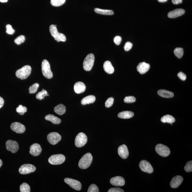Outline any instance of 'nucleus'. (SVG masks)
Returning a JSON list of instances; mask_svg holds the SVG:
<instances>
[{"instance_id":"obj_16","label":"nucleus","mask_w":192,"mask_h":192,"mask_svg":"<svg viewBox=\"0 0 192 192\" xmlns=\"http://www.w3.org/2000/svg\"><path fill=\"white\" fill-rule=\"evenodd\" d=\"M41 147L38 143H34L30 146V153L33 156H38L41 153Z\"/></svg>"},{"instance_id":"obj_25","label":"nucleus","mask_w":192,"mask_h":192,"mask_svg":"<svg viewBox=\"0 0 192 192\" xmlns=\"http://www.w3.org/2000/svg\"><path fill=\"white\" fill-rule=\"evenodd\" d=\"M160 96L165 98H172L174 96L173 92L165 90H159L157 92Z\"/></svg>"},{"instance_id":"obj_41","label":"nucleus","mask_w":192,"mask_h":192,"mask_svg":"<svg viewBox=\"0 0 192 192\" xmlns=\"http://www.w3.org/2000/svg\"><path fill=\"white\" fill-rule=\"evenodd\" d=\"M184 170L187 172H190L192 171V161H188L184 167Z\"/></svg>"},{"instance_id":"obj_26","label":"nucleus","mask_w":192,"mask_h":192,"mask_svg":"<svg viewBox=\"0 0 192 192\" xmlns=\"http://www.w3.org/2000/svg\"><path fill=\"white\" fill-rule=\"evenodd\" d=\"M134 115V113L130 111H124L119 113L118 117L122 119H128L132 118Z\"/></svg>"},{"instance_id":"obj_3","label":"nucleus","mask_w":192,"mask_h":192,"mask_svg":"<svg viewBox=\"0 0 192 192\" xmlns=\"http://www.w3.org/2000/svg\"><path fill=\"white\" fill-rule=\"evenodd\" d=\"M31 66L26 65L16 71V75L17 77L21 80L25 79L28 77L31 74Z\"/></svg>"},{"instance_id":"obj_10","label":"nucleus","mask_w":192,"mask_h":192,"mask_svg":"<svg viewBox=\"0 0 192 192\" xmlns=\"http://www.w3.org/2000/svg\"><path fill=\"white\" fill-rule=\"evenodd\" d=\"M64 182L73 189L77 191H80L81 189V184L79 181L69 178H66L64 179Z\"/></svg>"},{"instance_id":"obj_38","label":"nucleus","mask_w":192,"mask_h":192,"mask_svg":"<svg viewBox=\"0 0 192 192\" xmlns=\"http://www.w3.org/2000/svg\"><path fill=\"white\" fill-rule=\"evenodd\" d=\"M114 102V99L113 97L108 98L105 102V107L107 108H110L112 106Z\"/></svg>"},{"instance_id":"obj_22","label":"nucleus","mask_w":192,"mask_h":192,"mask_svg":"<svg viewBox=\"0 0 192 192\" xmlns=\"http://www.w3.org/2000/svg\"><path fill=\"white\" fill-rule=\"evenodd\" d=\"M103 67L104 70L107 73L113 74L114 72V69L112 64L111 62L108 60L105 61L104 63Z\"/></svg>"},{"instance_id":"obj_15","label":"nucleus","mask_w":192,"mask_h":192,"mask_svg":"<svg viewBox=\"0 0 192 192\" xmlns=\"http://www.w3.org/2000/svg\"><path fill=\"white\" fill-rule=\"evenodd\" d=\"M110 183L112 185L117 187H122L125 185V180L123 177L117 176L111 178Z\"/></svg>"},{"instance_id":"obj_46","label":"nucleus","mask_w":192,"mask_h":192,"mask_svg":"<svg viewBox=\"0 0 192 192\" xmlns=\"http://www.w3.org/2000/svg\"><path fill=\"white\" fill-rule=\"evenodd\" d=\"M182 1V0H172V2L174 4H181Z\"/></svg>"},{"instance_id":"obj_13","label":"nucleus","mask_w":192,"mask_h":192,"mask_svg":"<svg viewBox=\"0 0 192 192\" xmlns=\"http://www.w3.org/2000/svg\"><path fill=\"white\" fill-rule=\"evenodd\" d=\"M6 147L7 150L10 151L12 153H16L19 149V145L15 140H9L6 142Z\"/></svg>"},{"instance_id":"obj_1","label":"nucleus","mask_w":192,"mask_h":192,"mask_svg":"<svg viewBox=\"0 0 192 192\" xmlns=\"http://www.w3.org/2000/svg\"><path fill=\"white\" fill-rule=\"evenodd\" d=\"M93 161V157L90 153H87L84 155L80 160L78 163L79 167L81 169L88 168Z\"/></svg>"},{"instance_id":"obj_18","label":"nucleus","mask_w":192,"mask_h":192,"mask_svg":"<svg viewBox=\"0 0 192 192\" xmlns=\"http://www.w3.org/2000/svg\"><path fill=\"white\" fill-rule=\"evenodd\" d=\"M118 153L119 156L123 159L128 158L129 155L128 147L125 145H121L119 147L118 149Z\"/></svg>"},{"instance_id":"obj_19","label":"nucleus","mask_w":192,"mask_h":192,"mask_svg":"<svg viewBox=\"0 0 192 192\" xmlns=\"http://www.w3.org/2000/svg\"><path fill=\"white\" fill-rule=\"evenodd\" d=\"M150 68V64L149 63H145V62H143L139 63L137 66V69L138 72L141 75H143L147 72Z\"/></svg>"},{"instance_id":"obj_31","label":"nucleus","mask_w":192,"mask_h":192,"mask_svg":"<svg viewBox=\"0 0 192 192\" xmlns=\"http://www.w3.org/2000/svg\"><path fill=\"white\" fill-rule=\"evenodd\" d=\"M174 54L175 56L178 58H181L183 56V49L182 48H176L174 50Z\"/></svg>"},{"instance_id":"obj_11","label":"nucleus","mask_w":192,"mask_h":192,"mask_svg":"<svg viewBox=\"0 0 192 192\" xmlns=\"http://www.w3.org/2000/svg\"><path fill=\"white\" fill-rule=\"evenodd\" d=\"M61 136L58 133L53 132L48 134L47 139L50 143L52 145H55L61 140Z\"/></svg>"},{"instance_id":"obj_21","label":"nucleus","mask_w":192,"mask_h":192,"mask_svg":"<svg viewBox=\"0 0 192 192\" xmlns=\"http://www.w3.org/2000/svg\"><path fill=\"white\" fill-rule=\"evenodd\" d=\"M74 89L75 93L79 94L84 93L85 91L86 86L83 83L78 81L75 84Z\"/></svg>"},{"instance_id":"obj_39","label":"nucleus","mask_w":192,"mask_h":192,"mask_svg":"<svg viewBox=\"0 0 192 192\" xmlns=\"http://www.w3.org/2000/svg\"><path fill=\"white\" fill-rule=\"evenodd\" d=\"M6 32L7 34L9 35H13L15 32V30L13 29L12 26L10 24H7L6 25Z\"/></svg>"},{"instance_id":"obj_7","label":"nucleus","mask_w":192,"mask_h":192,"mask_svg":"<svg viewBox=\"0 0 192 192\" xmlns=\"http://www.w3.org/2000/svg\"><path fill=\"white\" fill-rule=\"evenodd\" d=\"M87 137L84 133L80 132L76 136L75 140V146L77 147H83L87 143Z\"/></svg>"},{"instance_id":"obj_20","label":"nucleus","mask_w":192,"mask_h":192,"mask_svg":"<svg viewBox=\"0 0 192 192\" xmlns=\"http://www.w3.org/2000/svg\"><path fill=\"white\" fill-rule=\"evenodd\" d=\"M185 13V10L183 9H176L173 11L169 12L168 14V16L169 18H175L182 16Z\"/></svg>"},{"instance_id":"obj_43","label":"nucleus","mask_w":192,"mask_h":192,"mask_svg":"<svg viewBox=\"0 0 192 192\" xmlns=\"http://www.w3.org/2000/svg\"><path fill=\"white\" fill-rule=\"evenodd\" d=\"M114 41L116 45H119L122 41V38L120 36H116L115 37Z\"/></svg>"},{"instance_id":"obj_47","label":"nucleus","mask_w":192,"mask_h":192,"mask_svg":"<svg viewBox=\"0 0 192 192\" xmlns=\"http://www.w3.org/2000/svg\"><path fill=\"white\" fill-rule=\"evenodd\" d=\"M4 100L3 98L0 96V109L2 108L4 104Z\"/></svg>"},{"instance_id":"obj_49","label":"nucleus","mask_w":192,"mask_h":192,"mask_svg":"<svg viewBox=\"0 0 192 192\" xmlns=\"http://www.w3.org/2000/svg\"><path fill=\"white\" fill-rule=\"evenodd\" d=\"M8 1V0H0V2L1 3H6Z\"/></svg>"},{"instance_id":"obj_5","label":"nucleus","mask_w":192,"mask_h":192,"mask_svg":"<svg viewBox=\"0 0 192 192\" xmlns=\"http://www.w3.org/2000/svg\"><path fill=\"white\" fill-rule=\"evenodd\" d=\"M95 60L94 56L93 54H88L85 58L83 66L85 70L89 71L91 70L93 66Z\"/></svg>"},{"instance_id":"obj_33","label":"nucleus","mask_w":192,"mask_h":192,"mask_svg":"<svg viewBox=\"0 0 192 192\" xmlns=\"http://www.w3.org/2000/svg\"><path fill=\"white\" fill-rule=\"evenodd\" d=\"M66 0H51V5L54 7H59L63 5L66 2Z\"/></svg>"},{"instance_id":"obj_17","label":"nucleus","mask_w":192,"mask_h":192,"mask_svg":"<svg viewBox=\"0 0 192 192\" xmlns=\"http://www.w3.org/2000/svg\"><path fill=\"white\" fill-rule=\"evenodd\" d=\"M183 178L179 175H177L172 178L170 182V186L172 188H177L182 183Z\"/></svg>"},{"instance_id":"obj_12","label":"nucleus","mask_w":192,"mask_h":192,"mask_svg":"<svg viewBox=\"0 0 192 192\" xmlns=\"http://www.w3.org/2000/svg\"><path fill=\"white\" fill-rule=\"evenodd\" d=\"M139 167L142 171L146 173L151 174L153 172V169L151 164L146 160H142L139 164Z\"/></svg>"},{"instance_id":"obj_6","label":"nucleus","mask_w":192,"mask_h":192,"mask_svg":"<svg viewBox=\"0 0 192 192\" xmlns=\"http://www.w3.org/2000/svg\"><path fill=\"white\" fill-rule=\"evenodd\" d=\"M66 158L62 154L53 155L50 157L48 159V162L51 164L54 165L61 164L65 161Z\"/></svg>"},{"instance_id":"obj_44","label":"nucleus","mask_w":192,"mask_h":192,"mask_svg":"<svg viewBox=\"0 0 192 192\" xmlns=\"http://www.w3.org/2000/svg\"><path fill=\"white\" fill-rule=\"evenodd\" d=\"M123 190L118 187H114L110 189L108 192H123Z\"/></svg>"},{"instance_id":"obj_45","label":"nucleus","mask_w":192,"mask_h":192,"mask_svg":"<svg viewBox=\"0 0 192 192\" xmlns=\"http://www.w3.org/2000/svg\"><path fill=\"white\" fill-rule=\"evenodd\" d=\"M178 77L183 81H185L187 78L186 75L182 72H179L178 74Z\"/></svg>"},{"instance_id":"obj_9","label":"nucleus","mask_w":192,"mask_h":192,"mask_svg":"<svg viewBox=\"0 0 192 192\" xmlns=\"http://www.w3.org/2000/svg\"><path fill=\"white\" fill-rule=\"evenodd\" d=\"M36 170L35 166L31 164L22 165L19 169V172L22 174H28L33 173Z\"/></svg>"},{"instance_id":"obj_8","label":"nucleus","mask_w":192,"mask_h":192,"mask_svg":"<svg viewBox=\"0 0 192 192\" xmlns=\"http://www.w3.org/2000/svg\"><path fill=\"white\" fill-rule=\"evenodd\" d=\"M155 151L160 156L163 157H167L170 153V151L169 148L166 145L159 144L156 145L155 148Z\"/></svg>"},{"instance_id":"obj_37","label":"nucleus","mask_w":192,"mask_h":192,"mask_svg":"<svg viewBox=\"0 0 192 192\" xmlns=\"http://www.w3.org/2000/svg\"><path fill=\"white\" fill-rule=\"evenodd\" d=\"M136 99L134 96H126L124 99V102L126 103H132L136 102Z\"/></svg>"},{"instance_id":"obj_36","label":"nucleus","mask_w":192,"mask_h":192,"mask_svg":"<svg viewBox=\"0 0 192 192\" xmlns=\"http://www.w3.org/2000/svg\"><path fill=\"white\" fill-rule=\"evenodd\" d=\"M25 38L24 35H20L18 36L14 40L15 43L18 45H19L23 43L25 41Z\"/></svg>"},{"instance_id":"obj_14","label":"nucleus","mask_w":192,"mask_h":192,"mask_svg":"<svg viewBox=\"0 0 192 192\" xmlns=\"http://www.w3.org/2000/svg\"><path fill=\"white\" fill-rule=\"evenodd\" d=\"M10 128L12 130L18 134H22L25 132L26 130L25 126L22 124L18 122H14L12 123Z\"/></svg>"},{"instance_id":"obj_27","label":"nucleus","mask_w":192,"mask_h":192,"mask_svg":"<svg viewBox=\"0 0 192 192\" xmlns=\"http://www.w3.org/2000/svg\"><path fill=\"white\" fill-rule=\"evenodd\" d=\"M54 111L57 114L62 115L66 113V107L62 104H59L54 108Z\"/></svg>"},{"instance_id":"obj_34","label":"nucleus","mask_w":192,"mask_h":192,"mask_svg":"<svg viewBox=\"0 0 192 192\" xmlns=\"http://www.w3.org/2000/svg\"><path fill=\"white\" fill-rule=\"evenodd\" d=\"M39 87V85L37 83H36L30 86L29 88V93L30 94H34L37 92Z\"/></svg>"},{"instance_id":"obj_4","label":"nucleus","mask_w":192,"mask_h":192,"mask_svg":"<svg viewBox=\"0 0 192 192\" xmlns=\"http://www.w3.org/2000/svg\"><path fill=\"white\" fill-rule=\"evenodd\" d=\"M42 71L44 76L50 79L53 77V73L51 71L50 66L49 62L46 60H43L41 64Z\"/></svg>"},{"instance_id":"obj_35","label":"nucleus","mask_w":192,"mask_h":192,"mask_svg":"<svg viewBox=\"0 0 192 192\" xmlns=\"http://www.w3.org/2000/svg\"><path fill=\"white\" fill-rule=\"evenodd\" d=\"M16 111L19 114L23 115L27 111V109L26 107L20 105L16 108Z\"/></svg>"},{"instance_id":"obj_42","label":"nucleus","mask_w":192,"mask_h":192,"mask_svg":"<svg viewBox=\"0 0 192 192\" xmlns=\"http://www.w3.org/2000/svg\"><path fill=\"white\" fill-rule=\"evenodd\" d=\"M133 46V44L131 42H128L125 44L124 48L126 51H128L132 48Z\"/></svg>"},{"instance_id":"obj_2","label":"nucleus","mask_w":192,"mask_h":192,"mask_svg":"<svg viewBox=\"0 0 192 192\" xmlns=\"http://www.w3.org/2000/svg\"><path fill=\"white\" fill-rule=\"evenodd\" d=\"M56 25L53 24L50 27V31L51 35L54 39V40L57 42H65L66 37L65 35L62 33H59L57 30Z\"/></svg>"},{"instance_id":"obj_24","label":"nucleus","mask_w":192,"mask_h":192,"mask_svg":"<svg viewBox=\"0 0 192 192\" xmlns=\"http://www.w3.org/2000/svg\"><path fill=\"white\" fill-rule=\"evenodd\" d=\"M96 100V97L93 95H90L83 98L81 100V104L83 105H85L87 104L93 103Z\"/></svg>"},{"instance_id":"obj_28","label":"nucleus","mask_w":192,"mask_h":192,"mask_svg":"<svg viewBox=\"0 0 192 192\" xmlns=\"http://www.w3.org/2000/svg\"><path fill=\"white\" fill-rule=\"evenodd\" d=\"M96 13L100 14L111 16L114 14V12L112 10L102 9L99 8H96L94 9Z\"/></svg>"},{"instance_id":"obj_30","label":"nucleus","mask_w":192,"mask_h":192,"mask_svg":"<svg viewBox=\"0 0 192 192\" xmlns=\"http://www.w3.org/2000/svg\"><path fill=\"white\" fill-rule=\"evenodd\" d=\"M49 96V95H48L47 92L46 90L43 89L41 92H39L37 94L36 96V98L37 99L41 100L45 98V96Z\"/></svg>"},{"instance_id":"obj_29","label":"nucleus","mask_w":192,"mask_h":192,"mask_svg":"<svg viewBox=\"0 0 192 192\" xmlns=\"http://www.w3.org/2000/svg\"><path fill=\"white\" fill-rule=\"evenodd\" d=\"M175 121L174 118L173 116L169 115L163 116L161 119V121L163 123H172L174 122Z\"/></svg>"},{"instance_id":"obj_50","label":"nucleus","mask_w":192,"mask_h":192,"mask_svg":"<svg viewBox=\"0 0 192 192\" xmlns=\"http://www.w3.org/2000/svg\"><path fill=\"white\" fill-rule=\"evenodd\" d=\"M3 164V162L2 161H1V159H0V168H1V166H2Z\"/></svg>"},{"instance_id":"obj_23","label":"nucleus","mask_w":192,"mask_h":192,"mask_svg":"<svg viewBox=\"0 0 192 192\" xmlns=\"http://www.w3.org/2000/svg\"><path fill=\"white\" fill-rule=\"evenodd\" d=\"M45 119L46 120L50 121L54 124H59L61 122L60 118L52 114L47 115L45 117Z\"/></svg>"},{"instance_id":"obj_40","label":"nucleus","mask_w":192,"mask_h":192,"mask_svg":"<svg viewBox=\"0 0 192 192\" xmlns=\"http://www.w3.org/2000/svg\"><path fill=\"white\" fill-rule=\"evenodd\" d=\"M88 192H99V190L98 187L94 184H92L89 187Z\"/></svg>"},{"instance_id":"obj_32","label":"nucleus","mask_w":192,"mask_h":192,"mask_svg":"<svg viewBox=\"0 0 192 192\" xmlns=\"http://www.w3.org/2000/svg\"><path fill=\"white\" fill-rule=\"evenodd\" d=\"M21 192H30V188L29 185L26 183H23L21 184L20 187Z\"/></svg>"},{"instance_id":"obj_48","label":"nucleus","mask_w":192,"mask_h":192,"mask_svg":"<svg viewBox=\"0 0 192 192\" xmlns=\"http://www.w3.org/2000/svg\"><path fill=\"white\" fill-rule=\"evenodd\" d=\"M168 0H158L159 2L161 3H164L167 1Z\"/></svg>"}]
</instances>
